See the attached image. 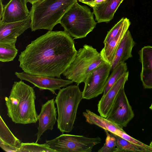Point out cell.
Wrapping results in <instances>:
<instances>
[{
	"label": "cell",
	"instance_id": "1",
	"mask_svg": "<svg viewBox=\"0 0 152 152\" xmlns=\"http://www.w3.org/2000/svg\"><path fill=\"white\" fill-rule=\"evenodd\" d=\"M77 51L73 39L65 31H48L21 52L19 67L30 75L60 78Z\"/></svg>",
	"mask_w": 152,
	"mask_h": 152
},
{
	"label": "cell",
	"instance_id": "2",
	"mask_svg": "<svg viewBox=\"0 0 152 152\" xmlns=\"http://www.w3.org/2000/svg\"><path fill=\"white\" fill-rule=\"evenodd\" d=\"M33 88L20 80L15 81L10 95L5 98L7 115L15 124L35 123L38 115L35 106Z\"/></svg>",
	"mask_w": 152,
	"mask_h": 152
},
{
	"label": "cell",
	"instance_id": "3",
	"mask_svg": "<svg viewBox=\"0 0 152 152\" xmlns=\"http://www.w3.org/2000/svg\"><path fill=\"white\" fill-rule=\"evenodd\" d=\"M77 0H41L32 4L30 16L32 31H51Z\"/></svg>",
	"mask_w": 152,
	"mask_h": 152
},
{
	"label": "cell",
	"instance_id": "4",
	"mask_svg": "<svg viewBox=\"0 0 152 152\" xmlns=\"http://www.w3.org/2000/svg\"><path fill=\"white\" fill-rule=\"evenodd\" d=\"M78 85L60 89L55 102L57 107L58 129L63 133L71 132L74 128L79 105L83 99Z\"/></svg>",
	"mask_w": 152,
	"mask_h": 152
},
{
	"label": "cell",
	"instance_id": "5",
	"mask_svg": "<svg viewBox=\"0 0 152 152\" xmlns=\"http://www.w3.org/2000/svg\"><path fill=\"white\" fill-rule=\"evenodd\" d=\"M105 62L100 52L92 46L85 45L78 50L74 59L62 74L79 85L84 83L90 73Z\"/></svg>",
	"mask_w": 152,
	"mask_h": 152
},
{
	"label": "cell",
	"instance_id": "6",
	"mask_svg": "<svg viewBox=\"0 0 152 152\" xmlns=\"http://www.w3.org/2000/svg\"><path fill=\"white\" fill-rule=\"evenodd\" d=\"M94 14L87 7L77 2L63 16L60 23L74 39L83 38L96 27Z\"/></svg>",
	"mask_w": 152,
	"mask_h": 152
},
{
	"label": "cell",
	"instance_id": "7",
	"mask_svg": "<svg viewBox=\"0 0 152 152\" xmlns=\"http://www.w3.org/2000/svg\"><path fill=\"white\" fill-rule=\"evenodd\" d=\"M101 140L99 137L91 138L62 134L53 140H46L45 143L55 152H91Z\"/></svg>",
	"mask_w": 152,
	"mask_h": 152
},
{
	"label": "cell",
	"instance_id": "8",
	"mask_svg": "<svg viewBox=\"0 0 152 152\" xmlns=\"http://www.w3.org/2000/svg\"><path fill=\"white\" fill-rule=\"evenodd\" d=\"M111 69V64L105 62L88 75L82 91L83 99H90L103 93Z\"/></svg>",
	"mask_w": 152,
	"mask_h": 152
},
{
	"label": "cell",
	"instance_id": "9",
	"mask_svg": "<svg viewBox=\"0 0 152 152\" xmlns=\"http://www.w3.org/2000/svg\"><path fill=\"white\" fill-rule=\"evenodd\" d=\"M134 116L123 87L118 93L106 118L123 129Z\"/></svg>",
	"mask_w": 152,
	"mask_h": 152
},
{
	"label": "cell",
	"instance_id": "10",
	"mask_svg": "<svg viewBox=\"0 0 152 152\" xmlns=\"http://www.w3.org/2000/svg\"><path fill=\"white\" fill-rule=\"evenodd\" d=\"M17 77L21 80H24L33 84L40 90H48L54 94H57L56 90L72 84L73 82L69 80L29 74L24 72H15Z\"/></svg>",
	"mask_w": 152,
	"mask_h": 152
},
{
	"label": "cell",
	"instance_id": "11",
	"mask_svg": "<svg viewBox=\"0 0 152 152\" xmlns=\"http://www.w3.org/2000/svg\"><path fill=\"white\" fill-rule=\"evenodd\" d=\"M54 99L48 100L42 105L38 115L39 121L36 142L40 140L44 133L48 130H52L57 121L56 108Z\"/></svg>",
	"mask_w": 152,
	"mask_h": 152
},
{
	"label": "cell",
	"instance_id": "12",
	"mask_svg": "<svg viewBox=\"0 0 152 152\" xmlns=\"http://www.w3.org/2000/svg\"><path fill=\"white\" fill-rule=\"evenodd\" d=\"M30 16L21 21L7 23L0 20V42L16 43L17 38L30 28Z\"/></svg>",
	"mask_w": 152,
	"mask_h": 152
},
{
	"label": "cell",
	"instance_id": "13",
	"mask_svg": "<svg viewBox=\"0 0 152 152\" xmlns=\"http://www.w3.org/2000/svg\"><path fill=\"white\" fill-rule=\"evenodd\" d=\"M27 0H10L4 7L1 20L10 23L24 20L30 16V12L27 6Z\"/></svg>",
	"mask_w": 152,
	"mask_h": 152
},
{
	"label": "cell",
	"instance_id": "14",
	"mask_svg": "<svg viewBox=\"0 0 152 152\" xmlns=\"http://www.w3.org/2000/svg\"><path fill=\"white\" fill-rule=\"evenodd\" d=\"M127 71L110 88L106 94L102 95L97 104V110L100 115L106 118L120 90L124 87L128 80Z\"/></svg>",
	"mask_w": 152,
	"mask_h": 152
},
{
	"label": "cell",
	"instance_id": "15",
	"mask_svg": "<svg viewBox=\"0 0 152 152\" xmlns=\"http://www.w3.org/2000/svg\"><path fill=\"white\" fill-rule=\"evenodd\" d=\"M142 64L141 80L145 88H152V46H145L139 52Z\"/></svg>",
	"mask_w": 152,
	"mask_h": 152
},
{
	"label": "cell",
	"instance_id": "16",
	"mask_svg": "<svg viewBox=\"0 0 152 152\" xmlns=\"http://www.w3.org/2000/svg\"><path fill=\"white\" fill-rule=\"evenodd\" d=\"M135 43L128 29L125 33L117 48L111 64L112 71L120 64L132 57V49Z\"/></svg>",
	"mask_w": 152,
	"mask_h": 152
},
{
	"label": "cell",
	"instance_id": "17",
	"mask_svg": "<svg viewBox=\"0 0 152 152\" xmlns=\"http://www.w3.org/2000/svg\"><path fill=\"white\" fill-rule=\"evenodd\" d=\"M124 0H105L94 6L93 13L98 23H108L113 18L114 15Z\"/></svg>",
	"mask_w": 152,
	"mask_h": 152
},
{
	"label": "cell",
	"instance_id": "18",
	"mask_svg": "<svg viewBox=\"0 0 152 152\" xmlns=\"http://www.w3.org/2000/svg\"><path fill=\"white\" fill-rule=\"evenodd\" d=\"M83 114L86 121L89 124L96 125L111 133L120 137L124 131L123 129L106 118L99 115L89 110H86Z\"/></svg>",
	"mask_w": 152,
	"mask_h": 152
},
{
	"label": "cell",
	"instance_id": "19",
	"mask_svg": "<svg viewBox=\"0 0 152 152\" xmlns=\"http://www.w3.org/2000/svg\"><path fill=\"white\" fill-rule=\"evenodd\" d=\"M131 24L126 18H122L108 32L103 41L104 44L108 43L118 36L124 34L128 29Z\"/></svg>",
	"mask_w": 152,
	"mask_h": 152
},
{
	"label": "cell",
	"instance_id": "20",
	"mask_svg": "<svg viewBox=\"0 0 152 152\" xmlns=\"http://www.w3.org/2000/svg\"><path fill=\"white\" fill-rule=\"evenodd\" d=\"M0 140L4 143L19 148L21 143L11 132L0 116Z\"/></svg>",
	"mask_w": 152,
	"mask_h": 152
},
{
	"label": "cell",
	"instance_id": "21",
	"mask_svg": "<svg viewBox=\"0 0 152 152\" xmlns=\"http://www.w3.org/2000/svg\"><path fill=\"white\" fill-rule=\"evenodd\" d=\"M113 134L116 139L117 145L116 152H149L147 150L142 147L134 144L116 135Z\"/></svg>",
	"mask_w": 152,
	"mask_h": 152
},
{
	"label": "cell",
	"instance_id": "22",
	"mask_svg": "<svg viewBox=\"0 0 152 152\" xmlns=\"http://www.w3.org/2000/svg\"><path fill=\"white\" fill-rule=\"evenodd\" d=\"M15 43L0 42V61L3 62L13 61L18 53Z\"/></svg>",
	"mask_w": 152,
	"mask_h": 152
},
{
	"label": "cell",
	"instance_id": "23",
	"mask_svg": "<svg viewBox=\"0 0 152 152\" xmlns=\"http://www.w3.org/2000/svg\"><path fill=\"white\" fill-rule=\"evenodd\" d=\"M127 66L125 62H123L117 66L112 71L109 76L103 95H105L112 86L127 71Z\"/></svg>",
	"mask_w": 152,
	"mask_h": 152
},
{
	"label": "cell",
	"instance_id": "24",
	"mask_svg": "<svg viewBox=\"0 0 152 152\" xmlns=\"http://www.w3.org/2000/svg\"><path fill=\"white\" fill-rule=\"evenodd\" d=\"M18 152H55L45 143L40 144L37 142H21Z\"/></svg>",
	"mask_w": 152,
	"mask_h": 152
},
{
	"label": "cell",
	"instance_id": "25",
	"mask_svg": "<svg viewBox=\"0 0 152 152\" xmlns=\"http://www.w3.org/2000/svg\"><path fill=\"white\" fill-rule=\"evenodd\" d=\"M106 135L105 142L103 146L98 151V152H116V141L114 135L105 130Z\"/></svg>",
	"mask_w": 152,
	"mask_h": 152
},
{
	"label": "cell",
	"instance_id": "26",
	"mask_svg": "<svg viewBox=\"0 0 152 152\" xmlns=\"http://www.w3.org/2000/svg\"><path fill=\"white\" fill-rule=\"evenodd\" d=\"M120 137L134 144L145 148L149 152H152V147L150 145H147L132 137L128 134L125 131L123 132L122 133Z\"/></svg>",
	"mask_w": 152,
	"mask_h": 152
},
{
	"label": "cell",
	"instance_id": "27",
	"mask_svg": "<svg viewBox=\"0 0 152 152\" xmlns=\"http://www.w3.org/2000/svg\"><path fill=\"white\" fill-rule=\"evenodd\" d=\"M0 146L4 151L7 152H18L19 148L7 145L0 140Z\"/></svg>",
	"mask_w": 152,
	"mask_h": 152
},
{
	"label": "cell",
	"instance_id": "28",
	"mask_svg": "<svg viewBox=\"0 0 152 152\" xmlns=\"http://www.w3.org/2000/svg\"><path fill=\"white\" fill-rule=\"evenodd\" d=\"M105 0H95L94 1L86 3V4L92 8L96 5L100 4Z\"/></svg>",
	"mask_w": 152,
	"mask_h": 152
},
{
	"label": "cell",
	"instance_id": "29",
	"mask_svg": "<svg viewBox=\"0 0 152 152\" xmlns=\"http://www.w3.org/2000/svg\"><path fill=\"white\" fill-rule=\"evenodd\" d=\"M2 0H0V20H1L4 12V5L3 4Z\"/></svg>",
	"mask_w": 152,
	"mask_h": 152
},
{
	"label": "cell",
	"instance_id": "30",
	"mask_svg": "<svg viewBox=\"0 0 152 152\" xmlns=\"http://www.w3.org/2000/svg\"><path fill=\"white\" fill-rule=\"evenodd\" d=\"M79 1H80L82 3L85 4L89 2H90L94 1L95 0H78Z\"/></svg>",
	"mask_w": 152,
	"mask_h": 152
},
{
	"label": "cell",
	"instance_id": "31",
	"mask_svg": "<svg viewBox=\"0 0 152 152\" xmlns=\"http://www.w3.org/2000/svg\"><path fill=\"white\" fill-rule=\"evenodd\" d=\"M41 0H27L28 2H29L31 4H32L38 1Z\"/></svg>",
	"mask_w": 152,
	"mask_h": 152
},
{
	"label": "cell",
	"instance_id": "32",
	"mask_svg": "<svg viewBox=\"0 0 152 152\" xmlns=\"http://www.w3.org/2000/svg\"><path fill=\"white\" fill-rule=\"evenodd\" d=\"M149 108L150 109L152 110V104H151V105L150 107Z\"/></svg>",
	"mask_w": 152,
	"mask_h": 152
},
{
	"label": "cell",
	"instance_id": "33",
	"mask_svg": "<svg viewBox=\"0 0 152 152\" xmlns=\"http://www.w3.org/2000/svg\"><path fill=\"white\" fill-rule=\"evenodd\" d=\"M150 145L151 147H152V142H151L150 144Z\"/></svg>",
	"mask_w": 152,
	"mask_h": 152
},
{
	"label": "cell",
	"instance_id": "34",
	"mask_svg": "<svg viewBox=\"0 0 152 152\" xmlns=\"http://www.w3.org/2000/svg\"><path fill=\"white\" fill-rule=\"evenodd\" d=\"M151 142H152V141Z\"/></svg>",
	"mask_w": 152,
	"mask_h": 152
}]
</instances>
